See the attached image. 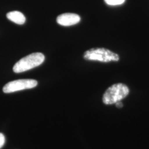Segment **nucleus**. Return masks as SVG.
<instances>
[{"instance_id":"nucleus-3","label":"nucleus","mask_w":149,"mask_h":149,"mask_svg":"<svg viewBox=\"0 0 149 149\" xmlns=\"http://www.w3.org/2000/svg\"><path fill=\"white\" fill-rule=\"evenodd\" d=\"M84 58L87 60L104 63L118 61L119 60L118 54L105 48H93L87 50L84 53Z\"/></svg>"},{"instance_id":"nucleus-8","label":"nucleus","mask_w":149,"mask_h":149,"mask_svg":"<svg viewBox=\"0 0 149 149\" xmlns=\"http://www.w3.org/2000/svg\"><path fill=\"white\" fill-rule=\"evenodd\" d=\"M5 143V137L2 133H0V149L2 148Z\"/></svg>"},{"instance_id":"nucleus-2","label":"nucleus","mask_w":149,"mask_h":149,"mask_svg":"<svg viewBox=\"0 0 149 149\" xmlns=\"http://www.w3.org/2000/svg\"><path fill=\"white\" fill-rule=\"evenodd\" d=\"M129 90L123 84H117L109 87L103 96V102L106 104H112L120 101L128 96Z\"/></svg>"},{"instance_id":"nucleus-7","label":"nucleus","mask_w":149,"mask_h":149,"mask_svg":"<svg viewBox=\"0 0 149 149\" xmlns=\"http://www.w3.org/2000/svg\"><path fill=\"white\" fill-rule=\"evenodd\" d=\"M125 0H104L107 5L110 6L120 5L124 3Z\"/></svg>"},{"instance_id":"nucleus-1","label":"nucleus","mask_w":149,"mask_h":149,"mask_svg":"<svg viewBox=\"0 0 149 149\" xmlns=\"http://www.w3.org/2000/svg\"><path fill=\"white\" fill-rule=\"evenodd\" d=\"M45 56L41 53L29 54L19 60L13 68L15 73H21L35 68L43 63Z\"/></svg>"},{"instance_id":"nucleus-4","label":"nucleus","mask_w":149,"mask_h":149,"mask_svg":"<svg viewBox=\"0 0 149 149\" xmlns=\"http://www.w3.org/2000/svg\"><path fill=\"white\" fill-rule=\"evenodd\" d=\"M38 82L33 79H22L15 80L7 83L3 88V91L5 93H13L19 91L31 89L36 87Z\"/></svg>"},{"instance_id":"nucleus-5","label":"nucleus","mask_w":149,"mask_h":149,"mask_svg":"<svg viewBox=\"0 0 149 149\" xmlns=\"http://www.w3.org/2000/svg\"><path fill=\"white\" fill-rule=\"evenodd\" d=\"M81 18L78 15L71 13H63L59 15L56 18V22L59 25L63 26H71L80 22Z\"/></svg>"},{"instance_id":"nucleus-6","label":"nucleus","mask_w":149,"mask_h":149,"mask_svg":"<svg viewBox=\"0 0 149 149\" xmlns=\"http://www.w3.org/2000/svg\"><path fill=\"white\" fill-rule=\"evenodd\" d=\"M7 18L11 21L17 24H23L26 22V17L24 15L19 11H14L8 12L7 14Z\"/></svg>"},{"instance_id":"nucleus-9","label":"nucleus","mask_w":149,"mask_h":149,"mask_svg":"<svg viewBox=\"0 0 149 149\" xmlns=\"http://www.w3.org/2000/svg\"><path fill=\"white\" fill-rule=\"evenodd\" d=\"M116 107L118 108H122L123 106L122 103L120 101L116 103Z\"/></svg>"}]
</instances>
